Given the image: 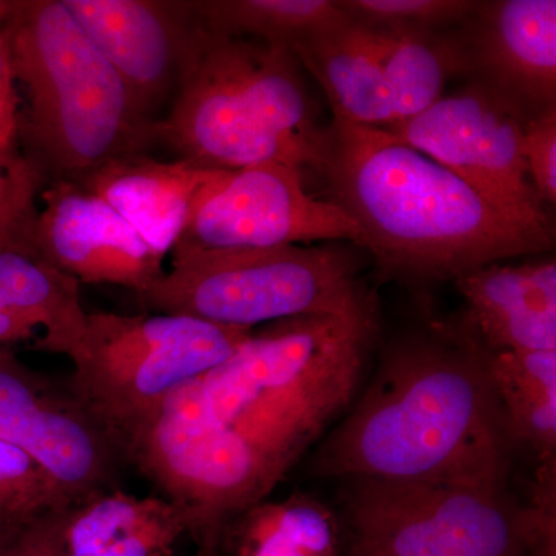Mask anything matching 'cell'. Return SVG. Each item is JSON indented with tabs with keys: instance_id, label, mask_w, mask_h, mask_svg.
<instances>
[{
	"instance_id": "1",
	"label": "cell",
	"mask_w": 556,
	"mask_h": 556,
	"mask_svg": "<svg viewBox=\"0 0 556 556\" xmlns=\"http://www.w3.org/2000/svg\"><path fill=\"white\" fill-rule=\"evenodd\" d=\"M376 331L375 302L273 321L135 428L124 463L185 511L197 546L218 543L351 404Z\"/></svg>"
},
{
	"instance_id": "2",
	"label": "cell",
	"mask_w": 556,
	"mask_h": 556,
	"mask_svg": "<svg viewBox=\"0 0 556 556\" xmlns=\"http://www.w3.org/2000/svg\"><path fill=\"white\" fill-rule=\"evenodd\" d=\"M515 442L466 329L437 328L388 351L311 463L318 478L506 490Z\"/></svg>"
},
{
	"instance_id": "3",
	"label": "cell",
	"mask_w": 556,
	"mask_h": 556,
	"mask_svg": "<svg viewBox=\"0 0 556 556\" xmlns=\"http://www.w3.org/2000/svg\"><path fill=\"white\" fill-rule=\"evenodd\" d=\"M317 172L388 273L453 278L554 248V229L522 222L447 167L379 127L334 116Z\"/></svg>"
},
{
	"instance_id": "4",
	"label": "cell",
	"mask_w": 556,
	"mask_h": 556,
	"mask_svg": "<svg viewBox=\"0 0 556 556\" xmlns=\"http://www.w3.org/2000/svg\"><path fill=\"white\" fill-rule=\"evenodd\" d=\"M325 138L291 50L200 24L169 113L152 124L153 142L212 170L317 169Z\"/></svg>"
},
{
	"instance_id": "5",
	"label": "cell",
	"mask_w": 556,
	"mask_h": 556,
	"mask_svg": "<svg viewBox=\"0 0 556 556\" xmlns=\"http://www.w3.org/2000/svg\"><path fill=\"white\" fill-rule=\"evenodd\" d=\"M0 27L27 97L21 144L47 185L153 144V121L62 0H0Z\"/></svg>"
},
{
	"instance_id": "6",
	"label": "cell",
	"mask_w": 556,
	"mask_h": 556,
	"mask_svg": "<svg viewBox=\"0 0 556 556\" xmlns=\"http://www.w3.org/2000/svg\"><path fill=\"white\" fill-rule=\"evenodd\" d=\"M527 506L506 490L348 479L351 551L367 556H556L555 463Z\"/></svg>"
},
{
	"instance_id": "7",
	"label": "cell",
	"mask_w": 556,
	"mask_h": 556,
	"mask_svg": "<svg viewBox=\"0 0 556 556\" xmlns=\"http://www.w3.org/2000/svg\"><path fill=\"white\" fill-rule=\"evenodd\" d=\"M170 255V269L138 294L150 313L254 329L285 318L343 316L375 302L356 262L339 247L174 249Z\"/></svg>"
},
{
	"instance_id": "8",
	"label": "cell",
	"mask_w": 556,
	"mask_h": 556,
	"mask_svg": "<svg viewBox=\"0 0 556 556\" xmlns=\"http://www.w3.org/2000/svg\"><path fill=\"white\" fill-rule=\"evenodd\" d=\"M252 332L179 314L90 313L67 379L119 448L172 394L223 364Z\"/></svg>"
},
{
	"instance_id": "9",
	"label": "cell",
	"mask_w": 556,
	"mask_h": 556,
	"mask_svg": "<svg viewBox=\"0 0 556 556\" xmlns=\"http://www.w3.org/2000/svg\"><path fill=\"white\" fill-rule=\"evenodd\" d=\"M522 110L473 80L412 118L386 127L522 222L552 229L522 155Z\"/></svg>"
},
{
	"instance_id": "10",
	"label": "cell",
	"mask_w": 556,
	"mask_h": 556,
	"mask_svg": "<svg viewBox=\"0 0 556 556\" xmlns=\"http://www.w3.org/2000/svg\"><path fill=\"white\" fill-rule=\"evenodd\" d=\"M0 441L31 456L68 503L118 489L126 464L67 378L28 367L9 348L0 350Z\"/></svg>"
},
{
	"instance_id": "11",
	"label": "cell",
	"mask_w": 556,
	"mask_h": 556,
	"mask_svg": "<svg viewBox=\"0 0 556 556\" xmlns=\"http://www.w3.org/2000/svg\"><path fill=\"white\" fill-rule=\"evenodd\" d=\"M317 240H348L362 248L357 223L334 201L309 195L303 170L263 163L219 172L174 249L274 248Z\"/></svg>"
},
{
	"instance_id": "12",
	"label": "cell",
	"mask_w": 556,
	"mask_h": 556,
	"mask_svg": "<svg viewBox=\"0 0 556 556\" xmlns=\"http://www.w3.org/2000/svg\"><path fill=\"white\" fill-rule=\"evenodd\" d=\"M33 243L79 283L116 285L141 294L164 273V260L118 212L79 182L51 181L39 197Z\"/></svg>"
},
{
	"instance_id": "13",
	"label": "cell",
	"mask_w": 556,
	"mask_h": 556,
	"mask_svg": "<svg viewBox=\"0 0 556 556\" xmlns=\"http://www.w3.org/2000/svg\"><path fill=\"white\" fill-rule=\"evenodd\" d=\"M65 9L127 84L153 119L177 90L199 22L190 2L175 0H62Z\"/></svg>"
},
{
	"instance_id": "14",
	"label": "cell",
	"mask_w": 556,
	"mask_h": 556,
	"mask_svg": "<svg viewBox=\"0 0 556 556\" xmlns=\"http://www.w3.org/2000/svg\"><path fill=\"white\" fill-rule=\"evenodd\" d=\"M457 35L466 73L526 116L556 108L555 0L479 2Z\"/></svg>"
},
{
	"instance_id": "15",
	"label": "cell",
	"mask_w": 556,
	"mask_h": 556,
	"mask_svg": "<svg viewBox=\"0 0 556 556\" xmlns=\"http://www.w3.org/2000/svg\"><path fill=\"white\" fill-rule=\"evenodd\" d=\"M28 535L50 556H170L189 519L167 497L118 486L56 508Z\"/></svg>"
},
{
	"instance_id": "16",
	"label": "cell",
	"mask_w": 556,
	"mask_h": 556,
	"mask_svg": "<svg viewBox=\"0 0 556 556\" xmlns=\"http://www.w3.org/2000/svg\"><path fill=\"white\" fill-rule=\"evenodd\" d=\"M219 172L189 160L159 161L141 152L109 161L76 182L115 208L164 260Z\"/></svg>"
},
{
	"instance_id": "17",
	"label": "cell",
	"mask_w": 556,
	"mask_h": 556,
	"mask_svg": "<svg viewBox=\"0 0 556 556\" xmlns=\"http://www.w3.org/2000/svg\"><path fill=\"white\" fill-rule=\"evenodd\" d=\"M468 334L486 353L556 351L555 258L470 270L455 280Z\"/></svg>"
},
{
	"instance_id": "18",
	"label": "cell",
	"mask_w": 556,
	"mask_h": 556,
	"mask_svg": "<svg viewBox=\"0 0 556 556\" xmlns=\"http://www.w3.org/2000/svg\"><path fill=\"white\" fill-rule=\"evenodd\" d=\"M79 287L33 240L0 248V350L21 345L70 357L89 314Z\"/></svg>"
},
{
	"instance_id": "19",
	"label": "cell",
	"mask_w": 556,
	"mask_h": 556,
	"mask_svg": "<svg viewBox=\"0 0 556 556\" xmlns=\"http://www.w3.org/2000/svg\"><path fill=\"white\" fill-rule=\"evenodd\" d=\"M289 50L320 84L334 116L379 129L396 123L386 76L361 24L348 17Z\"/></svg>"
},
{
	"instance_id": "20",
	"label": "cell",
	"mask_w": 556,
	"mask_h": 556,
	"mask_svg": "<svg viewBox=\"0 0 556 556\" xmlns=\"http://www.w3.org/2000/svg\"><path fill=\"white\" fill-rule=\"evenodd\" d=\"M362 25V24H361ZM397 121L416 116L444 94L450 76L466 73L456 36L407 28L368 27Z\"/></svg>"
},
{
	"instance_id": "21",
	"label": "cell",
	"mask_w": 556,
	"mask_h": 556,
	"mask_svg": "<svg viewBox=\"0 0 556 556\" xmlns=\"http://www.w3.org/2000/svg\"><path fill=\"white\" fill-rule=\"evenodd\" d=\"M219 554L229 556H340L339 526L325 504L308 495L255 504L219 535Z\"/></svg>"
},
{
	"instance_id": "22",
	"label": "cell",
	"mask_w": 556,
	"mask_h": 556,
	"mask_svg": "<svg viewBox=\"0 0 556 556\" xmlns=\"http://www.w3.org/2000/svg\"><path fill=\"white\" fill-rule=\"evenodd\" d=\"M485 364L508 433L541 463L556 457V351H496Z\"/></svg>"
},
{
	"instance_id": "23",
	"label": "cell",
	"mask_w": 556,
	"mask_h": 556,
	"mask_svg": "<svg viewBox=\"0 0 556 556\" xmlns=\"http://www.w3.org/2000/svg\"><path fill=\"white\" fill-rule=\"evenodd\" d=\"M190 7L208 31L287 49L348 20L338 0H197Z\"/></svg>"
},
{
	"instance_id": "24",
	"label": "cell",
	"mask_w": 556,
	"mask_h": 556,
	"mask_svg": "<svg viewBox=\"0 0 556 556\" xmlns=\"http://www.w3.org/2000/svg\"><path fill=\"white\" fill-rule=\"evenodd\" d=\"M65 504L60 485L31 456L0 441V543L17 540Z\"/></svg>"
},
{
	"instance_id": "25",
	"label": "cell",
	"mask_w": 556,
	"mask_h": 556,
	"mask_svg": "<svg viewBox=\"0 0 556 556\" xmlns=\"http://www.w3.org/2000/svg\"><path fill=\"white\" fill-rule=\"evenodd\" d=\"M338 3L357 24L424 31L464 25L479 5L473 0H338Z\"/></svg>"
},
{
	"instance_id": "26",
	"label": "cell",
	"mask_w": 556,
	"mask_h": 556,
	"mask_svg": "<svg viewBox=\"0 0 556 556\" xmlns=\"http://www.w3.org/2000/svg\"><path fill=\"white\" fill-rule=\"evenodd\" d=\"M47 178L24 152L0 153V248L33 240Z\"/></svg>"
},
{
	"instance_id": "27",
	"label": "cell",
	"mask_w": 556,
	"mask_h": 556,
	"mask_svg": "<svg viewBox=\"0 0 556 556\" xmlns=\"http://www.w3.org/2000/svg\"><path fill=\"white\" fill-rule=\"evenodd\" d=\"M527 174L541 203L556 201V108L529 116L522 129Z\"/></svg>"
},
{
	"instance_id": "28",
	"label": "cell",
	"mask_w": 556,
	"mask_h": 556,
	"mask_svg": "<svg viewBox=\"0 0 556 556\" xmlns=\"http://www.w3.org/2000/svg\"><path fill=\"white\" fill-rule=\"evenodd\" d=\"M22 98L14 78L9 40L0 27V153L21 152Z\"/></svg>"
},
{
	"instance_id": "29",
	"label": "cell",
	"mask_w": 556,
	"mask_h": 556,
	"mask_svg": "<svg viewBox=\"0 0 556 556\" xmlns=\"http://www.w3.org/2000/svg\"><path fill=\"white\" fill-rule=\"evenodd\" d=\"M0 556H50L42 547L36 543L28 532L17 538V540L9 541V543H0Z\"/></svg>"
},
{
	"instance_id": "30",
	"label": "cell",
	"mask_w": 556,
	"mask_h": 556,
	"mask_svg": "<svg viewBox=\"0 0 556 556\" xmlns=\"http://www.w3.org/2000/svg\"><path fill=\"white\" fill-rule=\"evenodd\" d=\"M195 556H222V555H219V552L215 551V548H200V551H197Z\"/></svg>"
},
{
	"instance_id": "31",
	"label": "cell",
	"mask_w": 556,
	"mask_h": 556,
	"mask_svg": "<svg viewBox=\"0 0 556 556\" xmlns=\"http://www.w3.org/2000/svg\"><path fill=\"white\" fill-rule=\"evenodd\" d=\"M348 556H367V555L357 554V552L351 551V554Z\"/></svg>"
}]
</instances>
